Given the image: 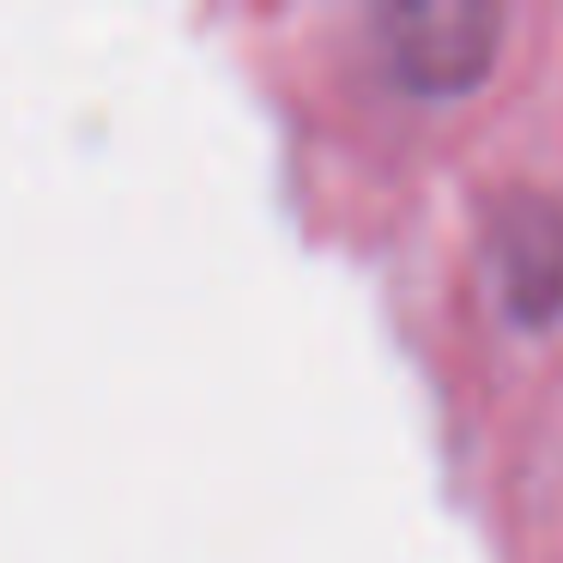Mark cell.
Segmentation results:
<instances>
[{"label":"cell","instance_id":"cell-1","mask_svg":"<svg viewBox=\"0 0 563 563\" xmlns=\"http://www.w3.org/2000/svg\"><path fill=\"white\" fill-rule=\"evenodd\" d=\"M382 55L394 79L424 98H454L478 86L497 62L503 7L490 0H394L376 13Z\"/></svg>","mask_w":563,"mask_h":563},{"label":"cell","instance_id":"cell-2","mask_svg":"<svg viewBox=\"0 0 563 563\" xmlns=\"http://www.w3.org/2000/svg\"><path fill=\"white\" fill-rule=\"evenodd\" d=\"M503 261H509V303L521 316H545L558 303V285H563V243L558 236H539V231H509L503 236Z\"/></svg>","mask_w":563,"mask_h":563}]
</instances>
